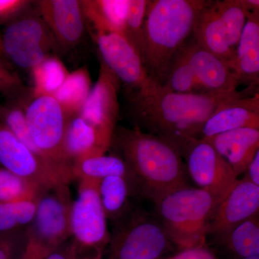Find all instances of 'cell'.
Returning <instances> with one entry per match:
<instances>
[{
  "label": "cell",
  "mask_w": 259,
  "mask_h": 259,
  "mask_svg": "<svg viewBox=\"0 0 259 259\" xmlns=\"http://www.w3.org/2000/svg\"><path fill=\"white\" fill-rule=\"evenodd\" d=\"M42 191L30 181L0 167V203L37 200Z\"/></svg>",
  "instance_id": "31"
},
{
  "label": "cell",
  "mask_w": 259,
  "mask_h": 259,
  "mask_svg": "<svg viewBox=\"0 0 259 259\" xmlns=\"http://www.w3.org/2000/svg\"><path fill=\"white\" fill-rule=\"evenodd\" d=\"M214 2L226 32L228 44L236 55L237 47L248 19V8L243 0H219Z\"/></svg>",
  "instance_id": "28"
},
{
  "label": "cell",
  "mask_w": 259,
  "mask_h": 259,
  "mask_svg": "<svg viewBox=\"0 0 259 259\" xmlns=\"http://www.w3.org/2000/svg\"><path fill=\"white\" fill-rule=\"evenodd\" d=\"M171 245L159 218L128 212L111 236L107 259H161Z\"/></svg>",
  "instance_id": "6"
},
{
  "label": "cell",
  "mask_w": 259,
  "mask_h": 259,
  "mask_svg": "<svg viewBox=\"0 0 259 259\" xmlns=\"http://www.w3.org/2000/svg\"><path fill=\"white\" fill-rule=\"evenodd\" d=\"M55 40L57 52H67L80 45L86 33V18L79 0L34 2Z\"/></svg>",
  "instance_id": "13"
},
{
  "label": "cell",
  "mask_w": 259,
  "mask_h": 259,
  "mask_svg": "<svg viewBox=\"0 0 259 259\" xmlns=\"http://www.w3.org/2000/svg\"><path fill=\"white\" fill-rule=\"evenodd\" d=\"M71 171L72 177L79 180L100 182L109 177H124L130 181L134 190L129 167L123 158L117 156L102 154L82 158L71 165Z\"/></svg>",
  "instance_id": "22"
},
{
  "label": "cell",
  "mask_w": 259,
  "mask_h": 259,
  "mask_svg": "<svg viewBox=\"0 0 259 259\" xmlns=\"http://www.w3.org/2000/svg\"><path fill=\"white\" fill-rule=\"evenodd\" d=\"M33 97L54 96L62 86L69 73L62 61L56 56H50L30 71Z\"/></svg>",
  "instance_id": "26"
},
{
  "label": "cell",
  "mask_w": 259,
  "mask_h": 259,
  "mask_svg": "<svg viewBox=\"0 0 259 259\" xmlns=\"http://www.w3.org/2000/svg\"><path fill=\"white\" fill-rule=\"evenodd\" d=\"M162 86L178 93H202L193 69L189 64L182 49L170 65Z\"/></svg>",
  "instance_id": "30"
},
{
  "label": "cell",
  "mask_w": 259,
  "mask_h": 259,
  "mask_svg": "<svg viewBox=\"0 0 259 259\" xmlns=\"http://www.w3.org/2000/svg\"><path fill=\"white\" fill-rule=\"evenodd\" d=\"M258 211V186L247 177L238 179L213 213L209 234L220 241Z\"/></svg>",
  "instance_id": "14"
},
{
  "label": "cell",
  "mask_w": 259,
  "mask_h": 259,
  "mask_svg": "<svg viewBox=\"0 0 259 259\" xmlns=\"http://www.w3.org/2000/svg\"><path fill=\"white\" fill-rule=\"evenodd\" d=\"M207 0L148 1L144 28L142 59L151 79L164 81L175 56L193 34Z\"/></svg>",
  "instance_id": "3"
},
{
  "label": "cell",
  "mask_w": 259,
  "mask_h": 259,
  "mask_svg": "<svg viewBox=\"0 0 259 259\" xmlns=\"http://www.w3.org/2000/svg\"><path fill=\"white\" fill-rule=\"evenodd\" d=\"M115 141L129 167L134 190L143 197L155 204L189 187L183 156L169 141L136 126L117 127Z\"/></svg>",
  "instance_id": "2"
},
{
  "label": "cell",
  "mask_w": 259,
  "mask_h": 259,
  "mask_svg": "<svg viewBox=\"0 0 259 259\" xmlns=\"http://www.w3.org/2000/svg\"><path fill=\"white\" fill-rule=\"evenodd\" d=\"M79 250L74 242L69 243L66 242L51 251L47 259H79Z\"/></svg>",
  "instance_id": "40"
},
{
  "label": "cell",
  "mask_w": 259,
  "mask_h": 259,
  "mask_svg": "<svg viewBox=\"0 0 259 259\" xmlns=\"http://www.w3.org/2000/svg\"><path fill=\"white\" fill-rule=\"evenodd\" d=\"M25 115L30 136L42 157L71 172L63 153L65 131L71 117L60 103L54 96L31 95L25 105Z\"/></svg>",
  "instance_id": "7"
},
{
  "label": "cell",
  "mask_w": 259,
  "mask_h": 259,
  "mask_svg": "<svg viewBox=\"0 0 259 259\" xmlns=\"http://www.w3.org/2000/svg\"><path fill=\"white\" fill-rule=\"evenodd\" d=\"M120 83L118 78L100 60L98 79L79 114L112 139L120 110Z\"/></svg>",
  "instance_id": "15"
},
{
  "label": "cell",
  "mask_w": 259,
  "mask_h": 259,
  "mask_svg": "<svg viewBox=\"0 0 259 259\" xmlns=\"http://www.w3.org/2000/svg\"><path fill=\"white\" fill-rule=\"evenodd\" d=\"M192 35L194 41L200 47L221 58L229 65L233 61L235 52L228 44L215 2L211 1L201 12Z\"/></svg>",
  "instance_id": "19"
},
{
  "label": "cell",
  "mask_w": 259,
  "mask_h": 259,
  "mask_svg": "<svg viewBox=\"0 0 259 259\" xmlns=\"http://www.w3.org/2000/svg\"><path fill=\"white\" fill-rule=\"evenodd\" d=\"M0 167L30 181L42 190L69 184L71 171L53 164L27 147L0 120Z\"/></svg>",
  "instance_id": "9"
},
{
  "label": "cell",
  "mask_w": 259,
  "mask_h": 259,
  "mask_svg": "<svg viewBox=\"0 0 259 259\" xmlns=\"http://www.w3.org/2000/svg\"><path fill=\"white\" fill-rule=\"evenodd\" d=\"M23 249L14 235L0 236V259H16Z\"/></svg>",
  "instance_id": "37"
},
{
  "label": "cell",
  "mask_w": 259,
  "mask_h": 259,
  "mask_svg": "<svg viewBox=\"0 0 259 259\" xmlns=\"http://www.w3.org/2000/svg\"><path fill=\"white\" fill-rule=\"evenodd\" d=\"M238 259L259 255V211L218 241Z\"/></svg>",
  "instance_id": "25"
},
{
  "label": "cell",
  "mask_w": 259,
  "mask_h": 259,
  "mask_svg": "<svg viewBox=\"0 0 259 259\" xmlns=\"http://www.w3.org/2000/svg\"><path fill=\"white\" fill-rule=\"evenodd\" d=\"M78 194L71 209V233L73 242L81 250H93L102 253L111 236L107 215L102 206L99 183L93 180H79Z\"/></svg>",
  "instance_id": "8"
},
{
  "label": "cell",
  "mask_w": 259,
  "mask_h": 259,
  "mask_svg": "<svg viewBox=\"0 0 259 259\" xmlns=\"http://www.w3.org/2000/svg\"><path fill=\"white\" fill-rule=\"evenodd\" d=\"M202 93H238V81L229 64L192 40L182 48Z\"/></svg>",
  "instance_id": "16"
},
{
  "label": "cell",
  "mask_w": 259,
  "mask_h": 259,
  "mask_svg": "<svg viewBox=\"0 0 259 259\" xmlns=\"http://www.w3.org/2000/svg\"><path fill=\"white\" fill-rule=\"evenodd\" d=\"M245 177L259 187V150L247 168Z\"/></svg>",
  "instance_id": "41"
},
{
  "label": "cell",
  "mask_w": 259,
  "mask_h": 259,
  "mask_svg": "<svg viewBox=\"0 0 259 259\" xmlns=\"http://www.w3.org/2000/svg\"><path fill=\"white\" fill-rule=\"evenodd\" d=\"M229 66L238 85L249 84L259 74V47L235 58Z\"/></svg>",
  "instance_id": "34"
},
{
  "label": "cell",
  "mask_w": 259,
  "mask_h": 259,
  "mask_svg": "<svg viewBox=\"0 0 259 259\" xmlns=\"http://www.w3.org/2000/svg\"><path fill=\"white\" fill-rule=\"evenodd\" d=\"M0 56L5 57L3 54V32L0 30Z\"/></svg>",
  "instance_id": "45"
},
{
  "label": "cell",
  "mask_w": 259,
  "mask_h": 259,
  "mask_svg": "<svg viewBox=\"0 0 259 259\" xmlns=\"http://www.w3.org/2000/svg\"><path fill=\"white\" fill-rule=\"evenodd\" d=\"M71 195L68 185L60 184L42 191L27 235L54 250L67 242L71 233Z\"/></svg>",
  "instance_id": "10"
},
{
  "label": "cell",
  "mask_w": 259,
  "mask_h": 259,
  "mask_svg": "<svg viewBox=\"0 0 259 259\" xmlns=\"http://www.w3.org/2000/svg\"><path fill=\"white\" fill-rule=\"evenodd\" d=\"M101 60L130 93H146L158 84L151 79L142 58L125 35L118 32H95Z\"/></svg>",
  "instance_id": "11"
},
{
  "label": "cell",
  "mask_w": 259,
  "mask_h": 259,
  "mask_svg": "<svg viewBox=\"0 0 259 259\" xmlns=\"http://www.w3.org/2000/svg\"><path fill=\"white\" fill-rule=\"evenodd\" d=\"M248 11L259 17V0H243Z\"/></svg>",
  "instance_id": "42"
},
{
  "label": "cell",
  "mask_w": 259,
  "mask_h": 259,
  "mask_svg": "<svg viewBox=\"0 0 259 259\" xmlns=\"http://www.w3.org/2000/svg\"><path fill=\"white\" fill-rule=\"evenodd\" d=\"M229 100L223 104L204 124L199 139L233 130L245 127L259 128V113L231 103Z\"/></svg>",
  "instance_id": "21"
},
{
  "label": "cell",
  "mask_w": 259,
  "mask_h": 259,
  "mask_svg": "<svg viewBox=\"0 0 259 259\" xmlns=\"http://www.w3.org/2000/svg\"><path fill=\"white\" fill-rule=\"evenodd\" d=\"M133 187L127 179L122 177H109L100 181L99 192L107 218L121 219L128 212V197Z\"/></svg>",
  "instance_id": "24"
},
{
  "label": "cell",
  "mask_w": 259,
  "mask_h": 259,
  "mask_svg": "<svg viewBox=\"0 0 259 259\" xmlns=\"http://www.w3.org/2000/svg\"><path fill=\"white\" fill-rule=\"evenodd\" d=\"M102 253H96L92 256L84 257V258H80L79 259H102Z\"/></svg>",
  "instance_id": "44"
},
{
  "label": "cell",
  "mask_w": 259,
  "mask_h": 259,
  "mask_svg": "<svg viewBox=\"0 0 259 259\" xmlns=\"http://www.w3.org/2000/svg\"><path fill=\"white\" fill-rule=\"evenodd\" d=\"M241 259H259V255H254V256L245 257V258H243Z\"/></svg>",
  "instance_id": "46"
},
{
  "label": "cell",
  "mask_w": 259,
  "mask_h": 259,
  "mask_svg": "<svg viewBox=\"0 0 259 259\" xmlns=\"http://www.w3.org/2000/svg\"><path fill=\"white\" fill-rule=\"evenodd\" d=\"M231 103L246 107L252 111L259 113V88L241 92V95L229 100Z\"/></svg>",
  "instance_id": "38"
},
{
  "label": "cell",
  "mask_w": 259,
  "mask_h": 259,
  "mask_svg": "<svg viewBox=\"0 0 259 259\" xmlns=\"http://www.w3.org/2000/svg\"><path fill=\"white\" fill-rule=\"evenodd\" d=\"M166 259H219L213 252L204 246L180 250L176 255Z\"/></svg>",
  "instance_id": "39"
},
{
  "label": "cell",
  "mask_w": 259,
  "mask_h": 259,
  "mask_svg": "<svg viewBox=\"0 0 259 259\" xmlns=\"http://www.w3.org/2000/svg\"><path fill=\"white\" fill-rule=\"evenodd\" d=\"M234 94L178 93L158 83L146 93H129L130 111L136 127L167 140L182 153L223 104Z\"/></svg>",
  "instance_id": "1"
},
{
  "label": "cell",
  "mask_w": 259,
  "mask_h": 259,
  "mask_svg": "<svg viewBox=\"0 0 259 259\" xmlns=\"http://www.w3.org/2000/svg\"><path fill=\"white\" fill-rule=\"evenodd\" d=\"M182 154L192 180L198 188L212 194L218 205L238 180L231 165L202 139L191 140Z\"/></svg>",
  "instance_id": "12"
},
{
  "label": "cell",
  "mask_w": 259,
  "mask_h": 259,
  "mask_svg": "<svg viewBox=\"0 0 259 259\" xmlns=\"http://www.w3.org/2000/svg\"><path fill=\"white\" fill-rule=\"evenodd\" d=\"M158 218L180 250L204 246L218 203L212 194L187 187L155 203Z\"/></svg>",
  "instance_id": "4"
},
{
  "label": "cell",
  "mask_w": 259,
  "mask_h": 259,
  "mask_svg": "<svg viewBox=\"0 0 259 259\" xmlns=\"http://www.w3.org/2000/svg\"><path fill=\"white\" fill-rule=\"evenodd\" d=\"M259 88V74L248 85V90Z\"/></svg>",
  "instance_id": "43"
},
{
  "label": "cell",
  "mask_w": 259,
  "mask_h": 259,
  "mask_svg": "<svg viewBox=\"0 0 259 259\" xmlns=\"http://www.w3.org/2000/svg\"><path fill=\"white\" fill-rule=\"evenodd\" d=\"M31 95L32 93L28 96L8 100L5 103L1 104L0 120L23 144L42 157L32 141L27 123L25 105Z\"/></svg>",
  "instance_id": "27"
},
{
  "label": "cell",
  "mask_w": 259,
  "mask_h": 259,
  "mask_svg": "<svg viewBox=\"0 0 259 259\" xmlns=\"http://www.w3.org/2000/svg\"><path fill=\"white\" fill-rule=\"evenodd\" d=\"M32 3L5 24L3 32L5 59L30 71L51 56V52L57 53L52 33Z\"/></svg>",
  "instance_id": "5"
},
{
  "label": "cell",
  "mask_w": 259,
  "mask_h": 259,
  "mask_svg": "<svg viewBox=\"0 0 259 259\" xmlns=\"http://www.w3.org/2000/svg\"><path fill=\"white\" fill-rule=\"evenodd\" d=\"M37 200L0 203V236L15 234L30 227L35 218Z\"/></svg>",
  "instance_id": "29"
},
{
  "label": "cell",
  "mask_w": 259,
  "mask_h": 259,
  "mask_svg": "<svg viewBox=\"0 0 259 259\" xmlns=\"http://www.w3.org/2000/svg\"><path fill=\"white\" fill-rule=\"evenodd\" d=\"M31 3L27 0H0V23H8Z\"/></svg>",
  "instance_id": "35"
},
{
  "label": "cell",
  "mask_w": 259,
  "mask_h": 259,
  "mask_svg": "<svg viewBox=\"0 0 259 259\" xmlns=\"http://www.w3.org/2000/svg\"><path fill=\"white\" fill-rule=\"evenodd\" d=\"M148 0H130L125 35L142 58L145 17Z\"/></svg>",
  "instance_id": "32"
},
{
  "label": "cell",
  "mask_w": 259,
  "mask_h": 259,
  "mask_svg": "<svg viewBox=\"0 0 259 259\" xmlns=\"http://www.w3.org/2000/svg\"><path fill=\"white\" fill-rule=\"evenodd\" d=\"M32 93L25 86L20 75L10 66L8 61L0 56V94L8 100L26 97Z\"/></svg>",
  "instance_id": "33"
},
{
  "label": "cell",
  "mask_w": 259,
  "mask_h": 259,
  "mask_svg": "<svg viewBox=\"0 0 259 259\" xmlns=\"http://www.w3.org/2000/svg\"><path fill=\"white\" fill-rule=\"evenodd\" d=\"M53 250H54L44 246L27 235L25 246L16 259H47L48 255Z\"/></svg>",
  "instance_id": "36"
},
{
  "label": "cell",
  "mask_w": 259,
  "mask_h": 259,
  "mask_svg": "<svg viewBox=\"0 0 259 259\" xmlns=\"http://www.w3.org/2000/svg\"><path fill=\"white\" fill-rule=\"evenodd\" d=\"M86 20L95 32H118L125 35L130 0H82Z\"/></svg>",
  "instance_id": "20"
},
{
  "label": "cell",
  "mask_w": 259,
  "mask_h": 259,
  "mask_svg": "<svg viewBox=\"0 0 259 259\" xmlns=\"http://www.w3.org/2000/svg\"><path fill=\"white\" fill-rule=\"evenodd\" d=\"M113 139L79 115L71 116L65 131L63 153L69 166L90 156L105 154Z\"/></svg>",
  "instance_id": "17"
},
{
  "label": "cell",
  "mask_w": 259,
  "mask_h": 259,
  "mask_svg": "<svg viewBox=\"0 0 259 259\" xmlns=\"http://www.w3.org/2000/svg\"><path fill=\"white\" fill-rule=\"evenodd\" d=\"M207 141L233 168L237 177L245 174L259 150V128L233 130L201 139Z\"/></svg>",
  "instance_id": "18"
},
{
  "label": "cell",
  "mask_w": 259,
  "mask_h": 259,
  "mask_svg": "<svg viewBox=\"0 0 259 259\" xmlns=\"http://www.w3.org/2000/svg\"><path fill=\"white\" fill-rule=\"evenodd\" d=\"M92 90L91 79L87 68L69 73L62 86L54 95L69 117L79 115Z\"/></svg>",
  "instance_id": "23"
}]
</instances>
